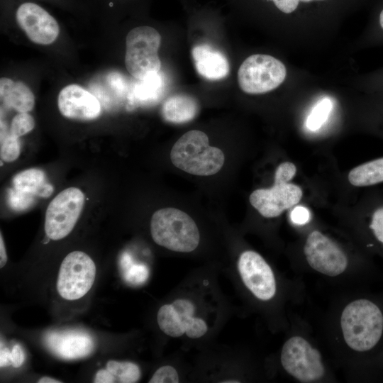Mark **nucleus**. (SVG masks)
<instances>
[{
  "mask_svg": "<svg viewBox=\"0 0 383 383\" xmlns=\"http://www.w3.org/2000/svg\"><path fill=\"white\" fill-rule=\"evenodd\" d=\"M170 159L176 167L199 176L217 173L225 161L222 150L211 146L207 135L198 130L189 131L177 140L171 150Z\"/></svg>",
  "mask_w": 383,
  "mask_h": 383,
  "instance_id": "1",
  "label": "nucleus"
},
{
  "mask_svg": "<svg viewBox=\"0 0 383 383\" xmlns=\"http://www.w3.org/2000/svg\"><path fill=\"white\" fill-rule=\"evenodd\" d=\"M340 325L347 345L355 351L364 352L379 340L383 332V315L372 301L358 299L345 307Z\"/></svg>",
  "mask_w": 383,
  "mask_h": 383,
  "instance_id": "2",
  "label": "nucleus"
},
{
  "mask_svg": "<svg viewBox=\"0 0 383 383\" xmlns=\"http://www.w3.org/2000/svg\"><path fill=\"white\" fill-rule=\"evenodd\" d=\"M150 233L156 244L174 252H192L200 241L194 221L176 208L156 211L150 220Z\"/></svg>",
  "mask_w": 383,
  "mask_h": 383,
  "instance_id": "3",
  "label": "nucleus"
},
{
  "mask_svg": "<svg viewBox=\"0 0 383 383\" xmlns=\"http://www.w3.org/2000/svg\"><path fill=\"white\" fill-rule=\"evenodd\" d=\"M296 172L294 163H281L276 169L272 187L253 191L249 197L250 204L265 218L277 217L297 204L303 192L298 185L290 182Z\"/></svg>",
  "mask_w": 383,
  "mask_h": 383,
  "instance_id": "4",
  "label": "nucleus"
},
{
  "mask_svg": "<svg viewBox=\"0 0 383 383\" xmlns=\"http://www.w3.org/2000/svg\"><path fill=\"white\" fill-rule=\"evenodd\" d=\"M160 34L150 26H138L129 31L126 39L125 64L131 76L143 79L160 72Z\"/></svg>",
  "mask_w": 383,
  "mask_h": 383,
  "instance_id": "5",
  "label": "nucleus"
},
{
  "mask_svg": "<svg viewBox=\"0 0 383 383\" xmlns=\"http://www.w3.org/2000/svg\"><path fill=\"white\" fill-rule=\"evenodd\" d=\"M286 75V67L280 60L269 55L255 54L240 66L238 82L244 92L257 94L278 87Z\"/></svg>",
  "mask_w": 383,
  "mask_h": 383,
  "instance_id": "6",
  "label": "nucleus"
},
{
  "mask_svg": "<svg viewBox=\"0 0 383 383\" xmlns=\"http://www.w3.org/2000/svg\"><path fill=\"white\" fill-rule=\"evenodd\" d=\"M96 277V265L85 252L73 251L66 255L58 272L57 290L69 301L84 296L91 288Z\"/></svg>",
  "mask_w": 383,
  "mask_h": 383,
  "instance_id": "7",
  "label": "nucleus"
},
{
  "mask_svg": "<svg viewBox=\"0 0 383 383\" xmlns=\"http://www.w3.org/2000/svg\"><path fill=\"white\" fill-rule=\"evenodd\" d=\"M84 204V194L77 187L60 192L49 204L45 218V232L48 238L61 240L73 230Z\"/></svg>",
  "mask_w": 383,
  "mask_h": 383,
  "instance_id": "8",
  "label": "nucleus"
},
{
  "mask_svg": "<svg viewBox=\"0 0 383 383\" xmlns=\"http://www.w3.org/2000/svg\"><path fill=\"white\" fill-rule=\"evenodd\" d=\"M281 363L287 373L301 382L318 380L325 372L320 352L300 336L292 337L285 342Z\"/></svg>",
  "mask_w": 383,
  "mask_h": 383,
  "instance_id": "9",
  "label": "nucleus"
},
{
  "mask_svg": "<svg viewBox=\"0 0 383 383\" xmlns=\"http://www.w3.org/2000/svg\"><path fill=\"white\" fill-rule=\"evenodd\" d=\"M194 311L195 306L191 301L176 299L159 309L158 326L170 337L178 338L185 333L190 338H199L206 334L208 327L204 320L194 316Z\"/></svg>",
  "mask_w": 383,
  "mask_h": 383,
  "instance_id": "10",
  "label": "nucleus"
},
{
  "mask_svg": "<svg viewBox=\"0 0 383 383\" xmlns=\"http://www.w3.org/2000/svg\"><path fill=\"white\" fill-rule=\"evenodd\" d=\"M304 252L310 267L325 275L338 276L347 267L348 259L344 252L320 231L310 233Z\"/></svg>",
  "mask_w": 383,
  "mask_h": 383,
  "instance_id": "11",
  "label": "nucleus"
},
{
  "mask_svg": "<svg viewBox=\"0 0 383 383\" xmlns=\"http://www.w3.org/2000/svg\"><path fill=\"white\" fill-rule=\"evenodd\" d=\"M238 269L246 287L259 299L267 301L276 293L273 272L257 252L246 250L238 258Z\"/></svg>",
  "mask_w": 383,
  "mask_h": 383,
  "instance_id": "12",
  "label": "nucleus"
},
{
  "mask_svg": "<svg viewBox=\"0 0 383 383\" xmlns=\"http://www.w3.org/2000/svg\"><path fill=\"white\" fill-rule=\"evenodd\" d=\"M19 27L28 38L39 45H50L60 33L58 23L45 9L33 2L21 4L16 12Z\"/></svg>",
  "mask_w": 383,
  "mask_h": 383,
  "instance_id": "13",
  "label": "nucleus"
},
{
  "mask_svg": "<svg viewBox=\"0 0 383 383\" xmlns=\"http://www.w3.org/2000/svg\"><path fill=\"white\" fill-rule=\"evenodd\" d=\"M53 192L44 172L31 168L18 173L13 179V188L8 192V202L16 211H23L34 204L36 197L46 198Z\"/></svg>",
  "mask_w": 383,
  "mask_h": 383,
  "instance_id": "14",
  "label": "nucleus"
},
{
  "mask_svg": "<svg viewBox=\"0 0 383 383\" xmlns=\"http://www.w3.org/2000/svg\"><path fill=\"white\" fill-rule=\"evenodd\" d=\"M57 104L61 114L70 119L93 120L101 113L98 99L77 84L67 85L60 91Z\"/></svg>",
  "mask_w": 383,
  "mask_h": 383,
  "instance_id": "15",
  "label": "nucleus"
},
{
  "mask_svg": "<svg viewBox=\"0 0 383 383\" xmlns=\"http://www.w3.org/2000/svg\"><path fill=\"white\" fill-rule=\"evenodd\" d=\"M45 343L55 355L65 360L82 358L94 350L92 338L79 331H55L48 333Z\"/></svg>",
  "mask_w": 383,
  "mask_h": 383,
  "instance_id": "16",
  "label": "nucleus"
},
{
  "mask_svg": "<svg viewBox=\"0 0 383 383\" xmlns=\"http://www.w3.org/2000/svg\"><path fill=\"white\" fill-rule=\"evenodd\" d=\"M192 56L197 72L207 79H221L229 73V62L226 56L209 45L194 46Z\"/></svg>",
  "mask_w": 383,
  "mask_h": 383,
  "instance_id": "17",
  "label": "nucleus"
},
{
  "mask_svg": "<svg viewBox=\"0 0 383 383\" xmlns=\"http://www.w3.org/2000/svg\"><path fill=\"white\" fill-rule=\"evenodd\" d=\"M0 96L4 105L18 112L30 111L35 105V97L27 85L2 77L0 79Z\"/></svg>",
  "mask_w": 383,
  "mask_h": 383,
  "instance_id": "18",
  "label": "nucleus"
},
{
  "mask_svg": "<svg viewBox=\"0 0 383 383\" xmlns=\"http://www.w3.org/2000/svg\"><path fill=\"white\" fill-rule=\"evenodd\" d=\"M199 111L197 101L187 94H174L170 96L163 104V118L174 123L188 122L196 117Z\"/></svg>",
  "mask_w": 383,
  "mask_h": 383,
  "instance_id": "19",
  "label": "nucleus"
},
{
  "mask_svg": "<svg viewBox=\"0 0 383 383\" xmlns=\"http://www.w3.org/2000/svg\"><path fill=\"white\" fill-rule=\"evenodd\" d=\"M164 88V77L159 72L138 79L131 91V99L143 104L155 101L162 95Z\"/></svg>",
  "mask_w": 383,
  "mask_h": 383,
  "instance_id": "20",
  "label": "nucleus"
},
{
  "mask_svg": "<svg viewBox=\"0 0 383 383\" xmlns=\"http://www.w3.org/2000/svg\"><path fill=\"white\" fill-rule=\"evenodd\" d=\"M349 182L355 187H366L383 182V157L362 164L348 174Z\"/></svg>",
  "mask_w": 383,
  "mask_h": 383,
  "instance_id": "21",
  "label": "nucleus"
},
{
  "mask_svg": "<svg viewBox=\"0 0 383 383\" xmlns=\"http://www.w3.org/2000/svg\"><path fill=\"white\" fill-rule=\"evenodd\" d=\"M106 370L113 376L116 382H137L141 376L139 366L132 362L109 360L106 363Z\"/></svg>",
  "mask_w": 383,
  "mask_h": 383,
  "instance_id": "22",
  "label": "nucleus"
},
{
  "mask_svg": "<svg viewBox=\"0 0 383 383\" xmlns=\"http://www.w3.org/2000/svg\"><path fill=\"white\" fill-rule=\"evenodd\" d=\"M18 138L7 131L5 124L1 122V160L11 162L18 157L21 153V143Z\"/></svg>",
  "mask_w": 383,
  "mask_h": 383,
  "instance_id": "23",
  "label": "nucleus"
},
{
  "mask_svg": "<svg viewBox=\"0 0 383 383\" xmlns=\"http://www.w3.org/2000/svg\"><path fill=\"white\" fill-rule=\"evenodd\" d=\"M333 108L331 100L328 98L321 99L313 108L306 119V127L310 131L319 129L327 120Z\"/></svg>",
  "mask_w": 383,
  "mask_h": 383,
  "instance_id": "24",
  "label": "nucleus"
},
{
  "mask_svg": "<svg viewBox=\"0 0 383 383\" xmlns=\"http://www.w3.org/2000/svg\"><path fill=\"white\" fill-rule=\"evenodd\" d=\"M121 266L124 270V278L129 283L139 284L145 282L148 277V270L145 265H134L130 266L126 256L121 259Z\"/></svg>",
  "mask_w": 383,
  "mask_h": 383,
  "instance_id": "25",
  "label": "nucleus"
},
{
  "mask_svg": "<svg viewBox=\"0 0 383 383\" xmlns=\"http://www.w3.org/2000/svg\"><path fill=\"white\" fill-rule=\"evenodd\" d=\"M35 127V121L28 112H18L12 119L9 133L16 137H21Z\"/></svg>",
  "mask_w": 383,
  "mask_h": 383,
  "instance_id": "26",
  "label": "nucleus"
},
{
  "mask_svg": "<svg viewBox=\"0 0 383 383\" xmlns=\"http://www.w3.org/2000/svg\"><path fill=\"white\" fill-rule=\"evenodd\" d=\"M179 374L174 367L164 365L158 368L148 382L150 383H178Z\"/></svg>",
  "mask_w": 383,
  "mask_h": 383,
  "instance_id": "27",
  "label": "nucleus"
},
{
  "mask_svg": "<svg viewBox=\"0 0 383 383\" xmlns=\"http://www.w3.org/2000/svg\"><path fill=\"white\" fill-rule=\"evenodd\" d=\"M370 227L377 239L383 243V207L374 212Z\"/></svg>",
  "mask_w": 383,
  "mask_h": 383,
  "instance_id": "28",
  "label": "nucleus"
},
{
  "mask_svg": "<svg viewBox=\"0 0 383 383\" xmlns=\"http://www.w3.org/2000/svg\"><path fill=\"white\" fill-rule=\"evenodd\" d=\"M292 221L298 225H303L309 222L310 213L306 208L303 206L295 207L291 213Z\"/></svg>",
  "mask_w": 383,
  "mask_h": 383,
  "instance_id": "29",
  "label": "nucleus"
},
{
  "mask_svg": "<svg viewBox=\"0 0 383 383\" xmlns=\"http://www.w3.org/2000/svg\"><path fill=\"white\" fill-rule=\"evenodd\" d=\"M26 355L22 347L16 344L11 350V365L13 367H20L25 362Z\"/></svg>",
  "mask_w": 383,
  "mask_h": 383,
  "instance_id": "30",
  "label": "nucleus"
},
{
  "mask_svg": "<svg viewBox=\"0 0 383 383\" xmlns=\"http://www.w3.org/2000/svg\"><path fill=\"white\" fill-rule=\"evenodd\" d=\"M274 5L285 13L293 12L297 7L299 0H272Z\"/></svg>",
  "mask_w": 383,
  "mask_h": 383,
  "instance_id": "31",
  "label": "nucleus"
},
{
  "mask_svg": "<svg viewBox=\"0 0 383 383\" xmlns=\"http://www.w3.org/2000/svg\"><path fill=\"white\" fill-rule=\"evenodd\" d=\"M94 383H114L115 378L106 369L98 370L94 378Z\"/></svg>",
  "mask_w": 383,
  "mask_h": 383,
  "instance_id": "32",
  "label": "nucleus"
},
{
  "mask_svg": "<svg viewBox=\"0 0 383 383\" xmlns=\"http://www.w3.org/2000/svg\"><path fill=\"white\" fill-rule=\"evenodd\" d=\"M11 351L8 348H1L0 353V365L1 367L11 365Z\"/></svg>",
  "mask_w": 383,
  "mask_h": 383,
  "instance_id": "33",
  "label": "nucleus"
},
{
  "mask_svg": "<svg viewBox=\"0 0 383 383\" xmlns=\"http://www.w3.org/2000/svg\"><path fill=\"white\" fill-rule=\"evenodd\" d=\"M8 260L6 248L2 236V233H0V267L2 268L5 266Z\"/></svg>",
  "mask_w": 383,
  "mask_h": 383,
  "instance_id": "34",
  "label": "nucleus"
},
{
  "mask_svg": "<svg viewBox=\"0 0 383 383\" xmlns=\"http://www.w3.org/2000/svg\"><path fill=\"white\" fill-rule=\"evenodd\" d=\"M38 383H61L62 381L50 377H43L38 381Z\"/></svg>",
  "mask_w": 383,
  "mask_h": 383,
  "instance_id": "35",
  "label": "nucleus"
},
{
  "mask_svg": "<svg viewBox=\"0 0 383 383\" xmlns=\"http://www.w3.org/2000/svg\"><path fill=\"white\" fill-rule=\"evenodd\" d=\"M378 22L380 28L383 30V8L379 11L378 16Z\"/></svg>",
  "mask_w": 383,
  "mask_h": 383,
  "instance_id": "36",
  "label": "nucleus"
},
{
  "mask_svg": "<svg viewBox=\"0 0 383 383\" xmlns=\"http://www.w3.org/2000/svg\"><path fill=\"white\" fill-rule=\"evenodd\" d=\"M223 382H225V383H227V382H230V383H232V382H239L238 381H224Z\"/></svg>",
  "mask_w": 383,
  "mask_h": 383,
  "instance_id": "37",
  "label": "nucleus"
},
{
  "mask_svg": "<svg viewBox=\"0 0 383 383\" xmlns=\"http://www.w3.org/2000/svg\"><path fill=\"white\" fill-rule=\"evenodd\" d=\"M300 1H302V2H309V1H313V0H299Z\"/></svg>",
  "mask_w": 383,
  "mask_h": 383,
  "instance_id": "38",
  "label": "nucleus"
}]
</instances>
